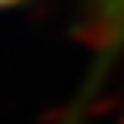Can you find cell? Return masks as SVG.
Returning a JSON list of instances; mask_svg holds the SVG:
<instances>
[{
  "instance_id": "cell-1",
  "label": "cell",
  "mask_w": 124,
  "mask_h": 124,
  "mask_svg": "<svg viewBox=\"0 0 124 124\" xmlns=\"http://www.w3.org/2000/svg\"><path fill=\"white\" fill-rule=\"evenodd\" d=\"M10 3H16V0H0V7H10Z\"/></svg>"
}]
</instances>
